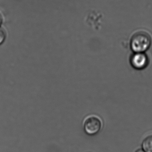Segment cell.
Masks as SVG:
<instances>
[{
  "label": "cell",
  "instance_id": "cell-1",
  "mask_svg": "<svg viewBox=\"0 0 152 152\" xmlns=\"http://www.w3.org/2000/svg\"><path fill=\"white\" fill-rule=\"evenodd\" d=\"M152 37L148 31L140 29L132 35L130 40V46L134 53H144L151 45Z\"/></svg>",
  "mask_w": 152,
  "mask_h": 152
},
{
  "label": "cell",
  "instance_id": "cell-2",
  "mask_svg": "<svg viewBox=\"0 0 152 152\" xmlns=\"http://www.w3.org/2000/svg\"><path fill=\"white\" fill-rule=\"evenodd\" d=\"M102 121L97 117L92 116L86 119L84 123V129L87 134L94 135L98 134L102 128Z\"/></svg>",
  "mask_w": 152,
  "mask_h": 152
},
{
  "label": "cell",
  "instance_id": "cell-3",
  "mask_svg": "<svg viewBox=\"0 0 152 152\" xmlns=\"http://www.w3.org/2000/svg\"><path fill=\"white\" fill-rule=\"evenodd\" d=\"M130 63L134 68L141 70L147 66L149 59L144 53H134L130 58Z\"/></svg>",
  "mask_w": 152,
  "mask_h": 152
},
{
  "label": "cell",
  "instance_id": "cell-4",
  "mask_svg": "<svg viewBox=\"0 0 152 152\" xmlns=\"http://www.w3.org/2000/svg\"><path fill=\"white\" fill-rule=\"evenodd\" d=\"M142 147L145 152H152V135L147 137L144 140Z\"/></svg>",
  "mask_w": 152,
  "mask_h": 152
},
{
  "label": "cell",
  "instance_id": "cell-5",
  "mask_svg": "<svg viewBox=\"0 0 152 152\" xmlns=\"http://www.w3.org/2000/svg\"><path fill=\"white\" fill-rule=\"evenodd\" d=\"M6 38V33L3 28L0 27V45L2 44Z\"/></svg>",
  "mask_w": 152,
  "mask_h": 152
},
{
  "label": "cell",
  "instance_id": "cell-6",
  "mask_svg": "<svg viewBox=\"0 0 152 152\" xmlns=\"http://www.w3.org/2000/svg\"><path fill=\"white\" fill-rule=\"evenodd\" d=\"M2 23V18L0 14V26L1 25Z\"/></svg>",
  "mask_w": 152,
  "mask_h": 152
},
{
  "label": "cell",
  "instance_id": "cell-7",
  "mask_svg": "<svg viewBox=\"0 0 152 152\" xmlns=\"http://www.w3.org/2000/svg\"><path fill=\"white\" fill-rule=\"evenodd\" d=\"M136 152H145L143 150H138V151H137Z\"/></svg>",
  "mask_w": 152,
  "mask_h": 152
}]
</instances>
